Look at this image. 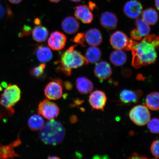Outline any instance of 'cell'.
Wrapping results in <instances>:
<instances>
[{
  "mask_svg": "<svg viewBox=\"0 0 159 159\" xmlns=\"http://www.w3.org/2000/svg\"><path fill=\"white\" fill-rule=\"evenodd\" d=\"M75 104L77 105H80L83 102V101L79 100V99H77L75 101Z\"/></svg>",
  "mask_w": 159,
  "mask_h": 159,
  "instance_id": "cell-45",
  "label": "cell"
},
{
  "mask_svg": "<svg viewBox=\"0 0 159 159\" xmlns=\"http://www.w3.org/2000/svg\"><path fill=\"white\" fill-rule=\"evenodd\" d=\"M32 31L31 27L29 25H25L23 29V34L24 35L28 36L31 34Z\"/></svg>",
  "mask_w": 159,
  "mask_h": 159,
  "instance_id": "cell-36",
  "label": "cell"
},
{
  "mask_svg": "<svg viewBox=\"0 0 159 159\" xmlns=\"http://www.w3.org/2000/svg\"><path fill=\"white\" fill-rule=\"evenodd\" d=\"M131 36L133 39L137 41L140 40L142 38V37L139 33L138 30L137 29L133 30L131 31Z\"/></svg>",
  "mask_w": 159,
  "mask_h": 159,
  "instance_id": "cell-35",
  "label": "cell"
},
{
  "mask_svg": "<svg viewBox=\"0 0 159 159\" xmlns=\"http://www.w3.org/2000/svg\"><path fill=\"white\" fill-rule=\"evenodd\" d=\"M11 3L14 4L19 3L22 1V0H9Z\"/></svg>",
  "mask_w": 159,
  "mask_h": 159,
  "instance_id": "cell-42",
  "label": "cell"
},
{
  "mask_svg": "<svg viewBox=\"0 0 159 159\" xmlns=\"http://www.w3.org/2000/svg\"><path fill=\"white\" fill-rule=\"evenodd\" d=\"M46 67V64L43 63L39 66H36L32 69L30 71L31 74L34 77L39 78L41 77L44 72V69Z\"/></svg>",
  "mask_w": 159,
  "mask_h": 159,
  "instance_id": "cell-29",
  "label": "cell"
},
{
  "mask_svg": "<svg viewBox=\"0 0 159 159\" xmlns=\"http://www.w3.org/2000/svg\"><path fill=\"white\" fill-rule=\"evenodd\" d=\"M122 74L124 77H129L132 75V72L130 70L126 69L123 70L122 71Z\"/></svg>",
  "mask_w": 159,
  "mask_h": 159,
  "instance_id": "cell-38",
  "label": "cell"
},
{
  "mask_svg": "<svg viewBox=\"0 0 159 159\" xmlns=\"http://www.w3.org/2000/svg\"><path fill=\"white\" fill-rule=\"evenodd\" d=\"M95 7H96V5H95V3L93 2H89V9L93 11Z\"/></svg>",
  "mask_w": 159,
  "mask_h": 159,
  "instance_id": "cell-40",
  "label": "cell"
},
{
  "mask_svg": "<svg viewBox=\"0 0 159 159\" xmlns=\"http://www.w3.org/2000/svg\"><path fill=\"white\" fill-rule=\"evenodd\" d=\"M80 24L75 18L72 16L67 17L61 23V27L67 34H73L78 30Z\"/></svg>",
  "mask_w": 159,
  "mask_h": 159,
  "instance_id": "cell-17",
  "label": "cell"
},
{
  "mask_svg": "<svg viewBox=\"0 0 159 159\" xmlns=\"http://www.w3.org/2000/svg\"><path fill=\"white\" fill-rule=\"evenodd\" d=\"M142 41L147 42L153 45L155 48H158L159 47V37L155 35H147Z\"/></svg>",
  "mask_w": 159,
  "mask_h": 159,
  "instance_id": "cell-31",
  "label": "cell"
},
{
  "mask_svg": "<svg viewBox=\"0 0 159 159\" xmlns=\"http://www.w3.org/2000/svg\"><path fill=\"white\" fill-rule=\"evenodd\" d=\"M35 53L37 59L42 63L48 62L52 58L51 49L45 46H39L36 49Z\"/></svg>",
  "mask_w": 159,
  "mask_h": 159,
  "instance_id": "cell-19",
  "label": "cell"
},
{
  "mask_svg": "<svg viewBox=\"0 0 159 159\" xmlns=\"http://www.w3.org/2000/svg\"><path fill=\"white\" fill-rule=\"evenodd\" d=\"M94 72L95 76L101 81L108 79L112 74L110 65L105 61L97 63L95 67Z\"/></svg>",
  "mask_w": 159,
  "mask_h": 159,
  "instance_id": "cell-12",
  "label": "cell"
},
{
  "mask_svg": "<svg viewBox=\"0 0 159 159\" xmlns=\"http://www.w3.org/2000/svg\"><path fill=\"white\" fill-rule=\"evenodd\" d=\"M48 159H59L60 158L59 157H55V156H53V157H50V156H49L48 158Z\"/></svg>",
  "mask_w": 159,
  "mask_h": 159,
  "instance_id": "cell-48",
  "label": "cell"
},
{
  "mask_svg": "<svg viewBox=\"0 0 159 159\" xmlns=\"http://www.w3.org/2000/svg\"><path fill=\"white\" fill-rule=\"evenodd\" d=\"M41 21L39 19H36L35 20L34 23L35 24L39 25Z\"/></svg>",
  "mask_w": 159,
  "mask_h": 159,
  "instance_id": "cell-46",
  "label": "cell"
},
{
  "mask_svg": "<svg viewBox=\"0 0 159 159\" xmlns=\"http://www.w3.org/2000/svg\"><path fill=\"white\" fill-rule=\"evenodd\" d=\"M139 43L135 41L132 39H129L128 42L124 49L127 51H132L136 48Z\"/></svg>",
  "mask_w": 159,
  "mask_h": 159,
  "instance_id": "cell-34",
  "label": "cell"
},
{
  "mask_svg": "<svg viewBox=\"0 0 159 159\" xmlns=\"http://www.w3.org/2000/svg\"><path fill=\"white\" fill-rule=\"evenodd\" d=\"M2 88L1 87V85H0V91L2 90Z\"/></svg>",
  "mask_w": 159,
  "mask_h": 159,
  "instance_id": "cell-53",
  "label": "cell"
},
{
  "mask_svg": "<svg viewBox=\"0 0 159 159\" xmlns=\"http://www.w3.org/2000/svg\"><path fill=\"white\" fill-rule=\"evenodd\" d=\"M77 90L81 94H86L90 93L94 89V85L91 81L86 77H79L76 80Z\"/></svg>",
  "mask_w": 159,
  "mask_h": 159,
  "instance_id": "cell-18",
  "label": "cell"
},
{
  "mask_svg": "<svg viewBox=\"0 0 159 159\" xmlns=\"http://www.w3.org/2000/svg\"><path fill=\"white\" fill-rule=\"evenodd\" d=\"M77 45H74L69 48L61 55L59 61V69L67 76L72 73V69L75 61V56L73 50Z\"/></svg>",
  "mask_w": 159,
  "mask_h": 159,
  "instance_id": "cell-5",
  "label": "cell"
},
{
  "mask_svg": "<svg viewBox=\"0 0 159 159\" xmlns=\"http://www.w3.org/2000/svg\"><path fill=\"white\" fill-rule=\"evenodd\" d=\"M129 159H147L146 156L140 155L137 153L132 154L130 157H129Z\"/></svg>",
  "mask_w": 159,
  "mask_h": 159,
  "instance_id": "cell-37",
  "label": "cell"
},
{
  "mask_svg": "<svg viewBox=\"0 0 159 159\" xmlns=\"http://www.w3.org/2000/svg\"><path fill=\"white\" fill-rule=\"evenodd\" d=\"M129 115L132 122L139 126H144L148 124L151 117L148 108L142 105L134 107L130 111Z\"/></svg>",
  "mask_w": 159,
  "mask_h": 159,
  "instance_id": "cell-4",
  "label": "cell"
},
{
  "mask_svg": "<svg viewBox=\"0 0 159 159\" xmlns=\"http://www.w3.org/2000/svg\"><path fill=\"white\" fill-rule=\"evenodd\" d=\"M101 157H102V159H105V158H108V156H95L94 157H93V158H101Z\"/></svg>",
  "mask_w": 159,
  "mask_h": 159,
  "instance_id": "cell-43",
  "label": "cell"
},
{
  "mask_svg": "<svg viewBox=\"0 0 159 159\" xmlns=\"http://www.w3.org/2000/svg\"><path fill=\"white\" fill-rule=\"evenodd\" d=\"M75 15L77 19L84 24L90 23L93 19V13L86 5H80L77 7Z\"/></svg>",
  "mask_w": 159,
  "mask_h": 159,
  "instance_id": "cell-14",
  "label": "cell"
},
{
  "mask_svg": "<svg viewBox=\"0 0 159 159\" xmlns=\"http://www.w3.org/2000/svg\"><path fill=\"white\" fill-rule=\"evenodd\" d=\"M132 65L136 69L153 64L156 61L157 53L153 45L142 41L132 50Z\"/></svg>",
  "mask_w": 159,
  "mask_h": 159,
  "instance_id": "cell-2",
  "label": "cell"
},
{
  "mask_svg": "<svg viewBox=\"0 0 159 159\" xmlns=\"http://www.w3.org/2000/svg\"><path fill=\"white\" fill-rule=\"evenodd\" d=\"M141 97L139 95L137 91L125 89L121 91L120 94V100L125 104L136 103L139 102V98Z\"/></svg>",
  "mask_w": 159,
  "mask_h": 159,
  "instance_id": "cell-20",
  "label": "cell"
},
{
  "mask_svg": "<svg viewBox=\"0 0 159 159\" xmlns=\"http://www.w3.org/2000/svg\"><path fill=\"white\" fill-rule=\"evenodd\" d=\"M142 17V19L148 25H154L157 22L158 13L155 9L149 8L143 11Z\"/></svg>",
  "mask_w": 159,
  "mask_h": 159,
  "instance_id": "cell-21",
  "label": "cell"
},
{
  "mask_svg": "<svg viewBox=\"0 0 159 159\" xmlns=\"http://www.w3.org/2000/svg\"><path fill=\"white\" fill-rule=\"evenodd\" d=\"M71 1L75 2H79L81 0H71Z\"/></svg>",
  "mask_w": 159,
  "mask_h": 159,
  "instance_id": "cell-52",
  "label": "cell"
},
{
  "mask_svg": "<svg viewBox=\"0 0 159 159\" xmlns=\"http://www.w3.org/2000/svg\"><path fill=\"white\" fill-rule=\"evenodd\" d=\"M118 21L116 16L111 12L105 11L101 16V25L107 29L112 30L116 29Z\"/></svg>",
  "mask_w": 159,
  "mask_h": 159,
  "instance_id": "cell-15",
  "label": "cell"
},
{
  "mask_svg": "<svg viewBox=\"0 0 159 159\" xmlns=\"http://www.w3.org/2000/svg\"><path fill=\"white\" fill-rule=\"evenodd\" d=\"M143 6L137 0H131L125 4L124 8L125 14L131 19L138 18L142 13Z\"/></svg>",
  "mask_w": 159,
  "mask_h": 159,
  "instance_id": "cell-10",
  "label": "cell"
},
{
  "mask_svg": "<svg viewBox=\"0 0 159 159\" xmlns=\"http://www.w3.org/2000/svg\"><path fill=\"white\" fill-rule=\"evenodd\" d=\"M44 124V120L39 115H33L30 117L28 121L29 128L33 131L40 130Z\"/></svg>",
  "mask_w": 159,
  "mask_h": 159,
  "instance_id": "cell-25",
  "label": "cell"
},
{
  "mask_svg": "<svg viewBox=\"0 0 159 159\" xmlns=\"http://www.w3.org/2000/svg\"><path fill=\"white\" fill-rule=\"evenodd\" d=\"M77 119L76 116H73L71 117L70 118V121L71 122L74 123L76 122L77 121Z\"/></svg>",
  "mask_w": 159,
  "mask_h": 159,
  "instance_id": "cell-41",
  "label": "cell"
},
{
  "mask_svg": "<svg viewBox=\"0 0 159 159\" xmlns=\"http://www.w3.org/2000/svg\"><path fill=\"white\" fill-rule=\"evenodd\" d=\"M45 96L50 100H55L60 98L63 94V89L60 81L58 80L51 81L44 89Z\"/></svg>",
  "mask_w": 159,
  "mask_h": 159,
  "instance_id": "cell-7",
  "label": "cell"
},
{
  "mask_svg": "<svg viewBox=\"0 0 159 159\" xmlns=\"http://www.w3.org/2000/svg\"><path fill=\"white\" fill-rule=\"evenodd\" d=\"M2 85L3 87H6L7 86V84H6V83L5 82H3V83H2Z\"/></svg>",
  "mask_w": 159,
  "mask_h": 159,
  "instance_id": "cell-51",
  "label": "cell"
},
{
  "mask_svg": "<svg viewBox=\"0 0 159 159\" xmlns=\"http://www.w3.org/2000/svg\"><path fill=\"white\" fill-rule=\"evenodd\" d=\"M21 90L17 85L10 84L6 87L0 99V104L9 110L13 111L12 107L20 99Z\"/></svg>",
  "mask_w": 159,
  "mask_h": 159,
  "instance_id": "cell-3",
  "label": "cell"
},
{
  "mask_svg": "<svg viewBox=\"0 0 159 159\" xmlns=\"http://www.w3.org/2000/svg\"><path fill=\"white\" fill-rule=\"evenodd\" d=\"M102 55L101 49L95 46H92L87 50L85 58L89 62L94 63L98 62Z\"/></svg>",
  "mask_w": 159,
  "mask_h": 159,
  "instance_id": "cell-24",
  "label": "cell"
},
{
  "mask_svg": "<svg viewBox=\"0 0 159 159\" xmlns=\"http://www.w3.org/2000/svg\"><path fill=\"white\" fill-rule=\"evenodd\" d=\"M159 97L158 92L150 93L147 96L146 103L147 107L151 110L157 111L159 109Z\"/></svg>",
  "mask_w": 159,
  "mask_h": 159,
  "instance_id": "cell-26",
  "label": "cell"
},
{
  "mask_svg": "<svg viewBox=\"0 0 159 159\" xmlns=\"http://www.w3.org/2000/svg\"><path fill=\"white\" fill-rule=\"evenodd\" d=\"M85 41L91 46H97L102 42V37L101 32L95 28L91 29L85 34Z\"/></svg>",
  "mask_w": 159,
  "mask_h": 159,
  "instance_id": "cell-16",
  "label": "cell"
},
{
  "mask_svg": "<svg viewBox=\"0 0 159 159\" xmlns=\"http://www.w3.org/2000/svg\"><path fill=\"white\" fill-rule=\"evenodd\" d=\"M21 143L19 135L17 140L11 144L6 146L0 145V159L13 158L20 157L19 155L15 152L14 148L19 146Z\"/></svg>",
  "mask_w": 159,
  "mask_h": 159,
  "instance_id": "cell-11",
  "label": "cell"
},
{
  "mask_svg": "<svg viewBox=\"0 0 159 159\" xmlns=\"http://www.w3.org/2000/svg\"><path fill=\"white\" fill-rule=\"evenodd\" d=\"M34 39L38 42H43L46 40L49 35L48 30L45 27L38 25L35 27L32 31Z\"/></svg>",
  "mask_w": 159,
  "mask_h": 159,
  "instance_id": "cell-22",
  "label": "cell"
},
{
  "mask_svg": "<svg viewBox=\"0 0 159 159\" xmlns=\"http://www.w3.org/2000/svg\"><path fill=\"white\" fill-rule=\"evenodd\" d=\"M135 25L137 26L139 33L142 37L148 34L150 32L151 29L149 25L142 19H137Z\"/></svg>",
  "mask_w": 159,
  "mask_h": 159,
  "instance_id": "cell-27",
  "label": "cell"
},
{
  "mask_svg": "<svg viewBox=\"0 0 159 159\" xmlns=\"http://www.w3.org/2000/svg\"><path fill=\"white\" fill-rule=\"evenodd\" d=\"M159 0H155V5L158 10H159Z\"/></svg>",
  "mask_w": 159,
  "mask_h": 159,
  "instance_id": "cell-47",
  "label": "cell"
},
{
  "mask_svg": "<svg viewBox=\"0 0 159 159\" xmlns=\"http://www.w3.org/2000/svg\"><path fill=\"white\" fill-rule=\"evenodd\" d=\"M129 39L122 31H117L113 34L110 39L111 45L116 50L124 49L128 42Z\"/></svg>",
  "mask_w": 159,
  "mask_h": 159,
  "instance_id": "cell-13",
  "label": "cell"
},
{
  "mask_svg": "<svg viewBox=\"0 0 159 159\" xmlns=\"http://www.w3.org/2000/svg\"><path fill=\"white\" fill-rule=\"evenodd\" d=\"M148 123V128L152 134H158L159 119L153 118L150 120Z\"/></svg>",
  "mask_w": 159,
  "mask_h": 159,
  "instance_id": "cell-30",
  "label": "cell"
},
{
  "mask_svg": "<svg viewBox=\"0 0 159 159\" xmlns=\"http://www.w3.org/2000/svg\"><path fill=\"white\" fill-rule=\"evenodd\" d=\"M129 134H130L131 136H134V132L133 131H131L130 133H129Z\"/></svg>",
  "mask_w": 159,
  "mask_h": 159,
  "instance_id": "cell-50",
  "label": "cell"
},
{
  "mask_svg": "<svg viewBox=\"0 0 159 159\" xmlns=\"http://www.w3.org/2000/svg\"><path fill=\"white\" fill-rule=\"evenodd\" d=\"M107 97L102 91L95 90L91 93L89 96V102L93 109L104 111L106 104Z\"/></svg>",
  "mask_w": 159,
  "mask_h": 159,
  "instance_id": "cell-9",
  "label": "cell"
},
{
  "mask_svg": "<svg viewBox=\"0 0 159 159\" xmlns=\"http://www.w3.org/2000/svg\"><path fill=\"white\" fill-rule=\"evenodd\" d=\"M67 38L65 35L58 31L52 33L48 39V45L53 50L60 51L64 48Z\"/></svg>",
  "mask_w": 159,
  "mask_h": 159,
  "instance_id": "cell-8",
  "label": "cell"
},
{
  "mask_svg": "<svg viewBox=\"0 0 159 159\" xmlns=\"http://www.w3.org/2000/svg\"><path fill=\"white\" fill-rule=\"evenodd\" d=\"M75 56V61L73 65V69H76L84 65H87L89 61H87L85 57L81 54L76 50H73Z\"/></svg>",
  "mask_w": 159,
  "mask_h": 159,
  "instance_id": "cell-28",
  "label": "cell"
},
{
  "mask_svg": "<svg viewBox=\"0 0 159 159\" xmlns=\"http://www.w3.org/2000/svg\"><path fill=\"white\" fill-rule=\"evenodd\" d=\"M159 142L158 140L153 142L151 146V151L152 154L157 158H159Z\"/></svg>",
  "mask_w": 159,
  "mask_h": 159,
  "instance_id": "cell-33",
  "label": "cell"
},
{
  "mask_svg": "<svg viewBox=\"0 0 159 159\" xmlns=\"http://www.w3.org/2000/svg\"><path fill=\"white\" fill-rule=\"evenodd\" d=\"M72 41L80 45L81 46L85 47L86 46L84 42L85 41V34L83 33H78L73 38Z\"/></svg>",
  "mask_w": 159,
  "mask_h": 159,
  "instance_id": "cell-32",
  "label": "cell"
},
{
  "mask_svg": "<svg viewBox=\"0 0 159 159\" xmlns=\"http://www.w3.org/2000/svg\"><path fill=\"white\" fill-rule=\"evenodd\" d=\"M65 130L59 121L49 120L40 130L39 138L45 144L55 146L61 143L64 139Z\"/></svg>",
  "mask_w": 159,
  "mask_h": 159,
  "instance_id": "cell-1",
  "label": "cell"
},
{
  "mask_svg": "<svg viewBox=\"0 0 159 159\" xmlns=\"http://www.w3.org/2000/svg\"><path fill=\"white\" fill-rule=\"evenodd\" d=\"M65 87L67 90H70L71 89H72V84L69 81H66L65 83Z\"/></svg>",
  "mask_w": 159,
  "mask_h": 159,
  "instance_id": "cell-39",
  "label": "cell"
},
{
  "mask_svg": "<svg viewBox=\"0 0 159 159\" xmlns=\"http://www.w3.org/2000/svg\"><path fill=\"white\" fill-rule=\"evenodd\" d=\"M137 79L139 80H143L144 79V78L142 75H138L137 76Z\"/></svg>",
  "mask_w": 159,
  "mask_h": 159,
  "instance_id": "cell-44",
  "label": "cell"
},
{
  "mask_svg": "<svg viewBox=\"0 0 159 159\" xmlns=\"http://www.w3.org/2000/svg\"><path fill=\"white\" fill-rule=\"evenodd\" d=\"M127 57L126 53L121 50H116L111 53L110 59L111 63L116 66H121L126 63Z\"/></svg>",
  "mask_w": 159,
  "mask_h": 159,
  "instance_id": "cell-23",
  "label": "cell"
},
{
  "mask_svg": "<svg viewBox=\"0 0 159 159\" xmlns=\"http://www.w3.org/2000/svg\"><path fill=\"white\" fill-rule=\"evenodd\" d=\"M49 1L52 2L57 3L58 2L61 0H49Z\"/></svg>",
  "mask_w": 159,
  "mask_h": 159,
  "instance_id": "cell-49",
  "label": "cell"
},
{
  "mask_svg": "<svg viewBox=\"0 0 159 159\" xmlns=\"http://www.w3.org/2000/svg\"><path fill=\"white\" fill-rule=\"evenodd\" d=\"M39 114L48 120L54 119L59 115V109L55 103L48 99L41 101L39 105Z\"/></svg>",
  "mask_w": 159,
  "mask_h": 159,
  "instance_id": "cell-6",
  "label": "cell"
}]
</instances>
